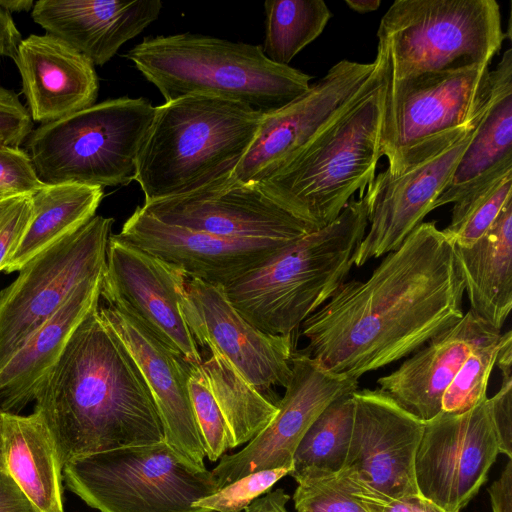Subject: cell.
Masks as SVG:
<instances>
[{
  "label": "cell",
  "mask_w": 512,
  "mask_h": 512,
  "mask_svg": "<svg viewBox=\"0 0 512 512\" xmlns=\"http://www.w3.org/2000/svg\"><path fill=\"white\" fill-rule=\"evenodd\" d=\"M470 311L501 331L512 308V198L472 246H455Z\"/></svg>",
  "instance_id": "cell-28"
},
{
  "label": "cell",
  "mask_w": 512,
  "mask_h": 512,
  "mask_svg": "<svg viewBox=\"0 0 512 512\" xmlns=\"http://www.w3.org/2000/svg\"><path fill=\"white\" fill-rule=\"evenodd\" d=\"M22 40L9 12L0 7V57L16 58Z\"/></svg>",
  "instance_id": "cell-45"
},
{
  "label": "cell",
  "mask_w": 512,
  "mask_h": 512,
  "mask_svg": "<svg viewBox=\"0 0 512 512\" xmlns=\"http://www.w3.org/2000/svg\"><path fill=\"white\" fill-rule=\"evenodd\" d=\"M181 312L197 345L225 357L258 390L288 385L292 334L262 332L230 303L222 286L188 278Z\"/></svg>",
  "instance_id": "cell-17"
},
{
  "label": "cell",
  "mask_w": 512,
  "mask_h": 512,
  "mask_svg": "<svg viewBox=\"0 0 512 512\" xmlns=\"http://www.w3.org/2000/svg\"><path fill=\"white\" fill-rule=\"evenodd\" d=\"M371 199L368 185L333 222L308 233L225 287L233 307L264 333L292 334L345 282L368 227Z\"/></svg>",
  "instance_id": "cell-3"
},
{
  "label": "cell",
  "mask_w": 512,
  "mask_h": 512,
  "mask_svg": "<svg viewBox=\"0 0 512 512\" xmlns=\"http://www.w3.org/2000/svg\"><path fill=\"white\" fill-rule=\"evenodd\" d=\"M493 512H512V461L508 460L500 477L488 488Z\"/></svg>",
  "instance_id": "cell-44"
},
{
  "label": "cell",
  "mask_w": 512,
  "mask_h": 512,
  "mask_svg": "<svg viewBox=\"0 0 512 512\" xmlns=\"http://www.w3.org/2000/svg\"><path fill=\"white\" fill-rule=\"evenodd\" d=\"M115 236L177 266L187 278L224 288L297 241L221 237L163 223L141 206Z\"/></svg>",
  "instance_id": "cell-19"
},
{
  "label": "cell",
  "mask_w": 512,
  "mask_h": 512,
  "mask_svg": "<svg viewBox=\"0 0 512 512\" xmlns=\"http://www.w3.org/2000/svg\"><path fill=\"white\" fill-rule=\"evenodd\" d=\"M499 454L490 398L463 413L441 411L424 423L416 452L419 493L448 512H460Z\"/></svg>",
  "instance_id": "cell-13"
},
{
  "label": "cell",
  "mask_w": 512,
  "mask_h": 512,
  "mask_svg": "<svg viewBox=\"0 0 512 512\" xmlns=\"http://www.w3.org/2000/svg\"><path fill=\"white\" fill-rule=\"evenodd\" d=\"M291 371L274 418L243 449L222 456L211 471L219 489L263 470L292 472L294 453L309 427L334 400L358 389V380L332 373L300 351L292 354Z\"/></svg>",
  "instance_id": "cell-15"
},
{
  "label": "cell",
  "mask_w": 512,
  "mask_h": 512,
  "mask_svg": "<svg viewBox=\"0 0 512 512\" xmlns=\"http://www.w3.org/2000/svg\"><path fill=\"white\" fill-rule=\"evenodd\" d=\"M500 335L468 310L398 369L378 378L379 389L421 421L431 420L441 412L442 396L469 354Z\"/></svg>",
  "instance_id": "cell-22"
},
{
  "label": "cell",
  "mask_w": 512,
  "mask_h": 512,
  "mask_svg": "<svg viewBox=\"0 0 512 512\" xmlns=\"http://www.w3.org/2000/svg\"><path fill=\"white\" fill-rule=\"evenodd\" d=\"M34 2L32 0H0V7L5 11L20 12L32 10Z\"/></svg>",
  "instance_id": "cell-49"
},
{
  "label": "cell",
  "mask_w": 512,
  "mask_h": 512,
  "mask_svg": "<svg viewBox=\"0 0 512 512\" xmlns=\"http://www.w3.org/2000/svg\"><path fill=\"white\" fill-rule=\"evenodd\" d=\"M496 364L502 376H512V334L508 331L501 335V347L497 355Z\"/></svg>",
  "instance_id": "cell-47"
},
{
  "label": "cell",
  "mask_w": 512,
  "mask_h": 512,
  "mask_svg": "<svg viewBox=\"0 0 512 512\" xmlns=\"http://www.w3.org/2000/svg\"><path fill=\"white\" fill-rule=\"evenodd\" d=\"M263 51L280 65L291 60L325 29L332 13L323 0H267Z\"/></svg>",
  "instance_id": "cell-31"
},
{
  "label": "cell",
  "mask_w": 512,
  "mask_h": 512,
  "mask_svg": "<svg viewBox=\"0 0 512 512\" xmlns=\"http://www.w3.org/2000/svg\"><path fill=\"white\" fill-rule=\"evenodd\" d=\"M187 276L177 266L110 235L100 298L131 311L190 364L202 362L181 312Z\"/></svg>",
  "instance_id": "cell-16"
},
{
  "label": "cell",
  "mask_w": 512,
  "mask_h": 512,
  "mask_svg": "<svg viewBox=\"0 0 512 512\" xmlns=\"http://www.w3.org/2000/svg\"><path fill=\"white\" fill-rule=\"evenodd\" d=\"M377 53L370 63L341 60L291 102L262 114L256 135L227 182L259 183L289 163L319 133L385 78Z\"/></svg>",
  "instance_id": "cell-11"
},
{
  "label": "cell",
  "mask_w": 512,
  "mask_h": 512,
  "mask_svg": "<svg viewBox=\"0 0 512 512\" xmlns=\"http://www.w3.org/2000/svg\"><path fill=\"white\" fill-rule=\"evenodd\" d=\"M199 364L189 366L188 389L206 457L215 462L229 449L230 434Z\"/></svg>",
  "instance_id": "cell-36"
},
{
  "label": "cell",
  "mask_w": 512,
  "mask_h": 512,
  "mask_svg": "<svg viewBox=\"0 0 512 512\" xmlns=\"http://www.w3.org/2000/svg\"><path fill=\"white\" fill-rule=\"evenodd\" d=\"M155 108L143 97L93 104L33 130L27 153L45 184L128 185Z\"/></svg>",
  "instance_id": "cell-7"
},
{
  "label": "cell",
  "mask_w": 512,
  "mask_h": 512,
  "mask_svg": "<svg viewBox=\"0 0 512 512\" xmlns=\"http://www.w3.org/2000/svg\"><path fill=\"white\" fill-rule=\"evenodd\" d=\"M0 464L39 512H64L63 467L40 414L1 411Z\"/></svg>",
  "instance_id": "cell-27"
},
{
  "label": "cell",
  "mask_w": 512,
  "mask_h": 512,
  "mask_svg": "<svg viewBox=\"0 0 512 512\" xmlns=\"http://www.w3.org/2000/svg\"><path fill=\"white\" fill-rule=\"evenodd\" d=\"M34 401L62 467L77 457L164 440L149 388L99 305L41 378Z\"/></svg>",
  "instance_id": "cell-2"
},
{
  "label": "cell",
  "mask_w": 512,
  "mask_h": 512,
  "mask_svg": "<svg viewBox=\"0 0 512 512\" xmlns=\"http://www.w3.org/2000/svg\"><path fill=\"white\" fill-rule=\"evenodd\" d=\"M353 392L334 400L309 427L294 453L292 477L307 471H341L352 433Z\"/></svg>",
  "instance_id": "cell-32"
},
{
  "label": "cell",
  "mask_w": 512,
  "mask_h": 512,
  "mask_svg": "<svg viewBox=\"0 0 512 512\" xmlns=\"http://www.w3.org/2000/svg\"><path fill=\"white\" fill-rule=\"evenodd\" d=\"M351 489L368 512H448L420 493L388 498L356 490L353 487Z\"/></svg>",
  "instance_id": "cell-41"
},
{
  "label": "cell",
  "mask_w": 512,
  "mask_h": 512,
  "mask_svg": "<svg viewBox=\"0 0 512 512\" xmlns=\"http://www.w3.org/2000/svg\"><path fill=\"white\" fill-rule=\"evenodd\" d=\"M290 473V469L275 468L249 474L199 499L195 502V506L209 512H242Z\"/></svg>",
  "instance_id": "cell-37"
},
{
  "label": "cell",
  "mask_w": 512,
  "mask_h": 512,
  "mask_svg": "<svg viewBox=\"0 0 512 512\" xmlns=\"http://www.w3.org/2000/svg\"><path fill=\"white\" fill-rule=\"evenodd\" d=\"M290 496L281 488L267 492L255 500L257 512H288L286 504Z\"/></svg>",
  "instance_id": "cell-46"
},
{
  "label": "cell",
  "mask_w": 512,
  "mask_h": 512,
  "mask_svg": "<svg viewBox=\"0 0 512 512\" xmlns=\"http://www.w3.org/2000/svg\"><path fill=\"white\" fill-rule=\"evenodd\" d=\"M511 188L512 171L453 203L451 221L442 232L455 246H472L512 198Z\"/></svg>",
  "instance_id": "cell-33"
},
{
  "label": "cell",
  "mask_w": 512,
  "mask_h": 512,
  "mask_svg": "<svg viewBox=\"0 0 512 512\" xmlns=\"http://www.w3.org/2000/svg\"><path fill=\"white\" fill-rule=\"evenodd\" d=\"M14 62L33 121L51 123L95 104L93 63L59 38L46 33L22 39Z\"/></svg>",
  "instance_id": "cell-23"
},
{
  "label": "cell",
  "mask_w": 512,
  "mask_h": 512,
  "mask_svg": "<svg viewBox=\"0 0 512 512\" xmlns=\"http://www.w3.org/2000/svg\"><path fill=\"white\" fill-rule=\"evenodd\" d=\"M505 37L495 0H396L381 18L377 53L403 79L490 65Z\"/></svg>",
  "instance_id": "cell-8"
},
{
  "label": "cell",
  "mask_w": 512,
  "mask_h": 512,
  "mask_svg": "<svg viewBox=\"0 0 512 512\" xmlns=\"http://www.w3.org/2000/svg\"><path fill=\"white\" fill-rule=\"evenodd\" d=\"M464 281L454 244L422 222L364 281L344 282L301 324L300 352L358 380L417 351L457 323Z\"/></svg>",
  "instance_id": "cell-1"
},
{
  "label": "cell",
  "mask_w": 512,
  "mask_h": 512,
  "mask_svg": "<svg viewBox=\"0 0 512 512\" xmlns=\"http://www.w3.org/2000/svg\"><path fill=\"white\" fill-rule=\"evenodd\" d=\"M199 366L227 423L229 449L250 442L274 418L277 404L217 352H210Z\"/></svg>",
  "instance_id": "cell-30"
},
{
  "label": "cell",
  "mask_w": 512,
  "mask_h": 512,
  "mask_svg": "<svg viewBox=\"0 0 512 512\" xmlns=\"http://www.w3.org/2000/svg\"><path fill=\"white\" fill-rule=\"evenodd\" d=\"M489 71L477 65L403 79L386 72L380 149L389 174L447 148L479 123L490 98Z\"/></svg>",
  "instance_id": "cell-9"
},
{
  "label": "cell",
  "mask_w": 512,
  "mask_h": 512,
  "mask_svg": "<svg viewBox=\"0 0 512 512\" xmlns=\"http://www.w3.org/2000/svg\"><path fill=\"white\" fill-rule=\"evenodd\" d=\"M501 335L469 354L442 396L441 411L463 413L486 400L490 374L501 347Z\"/></svg>",
  "instance_id": "cell-34"
},
{
  "label": "cell",
  "mask_w": 512,
  "mask_h": 512,
  "mask_svg": "<svg viewBox=\"0 0 512 512\" xmlns=\"http://www.w3.org/2000/svg\"><path fill=\"white\" fill-rule=\"evenodd\" d=\"M500 454L512 458V376H502L500 389L490 398Z\"/></svg>",
  "instance_id": "cell-42"
},
{
  "label": "cell",
  "mask_w": 512,
  "mask_h": 512,
  "mask_svg": "<svg viewBox=\"0 0 512 512\" xmlns=\"http://www.w3.org/2000/svg\"><path fill=\"white\" fill-rule=\"evenodd\" d=\"M385 85L386 75L372 92L326 127L289 163L257 184L314 229L333 222L354 193L363 194L375 178L382 157Z\"/></svg>",
  "instance_id": "cell-6"
},
{
  "label": "cell",
  "mask_w": 512,
  "mask_h": 512,
  "mask_svg": "<svg viewBox=\"0 0 512 512\" xmlns=\"http://www.w3.org/2000/svg\"><path fill=\"white\" fill-rule=\"evenodd\" d=\"M102 275L82 282L65 303L0 367V410L18 414L54 365L74 330L99 305Z\"/></svg>",
  "instance_id": "cell-26"
},
{
  "label": "cell",
  "mask_w": 512,
  "mask_h": 512,
  "mask_svg": "<svg viewBox=\"0 0 512 512\" xmlns=\"http://www.w3.org/2000/svg\"><path fill=\"white\" fill-rule=\"evenodd\" d=\"M162 6L160 0H39L31 16L94 66H103L158 18Z\"/></svg>",
  "instance_id": "cell-24"
},
{
  "label": "cell",
  "mask_w": 512,
  "mask_h": 512,
  "mask_svg": "<svg viewBox=\"0 0 512 512\" xmlns=\"http://www.w3.org/2000/svg\"><path fill=\"white\" fill-rule=\"evenodd\" d=\"M293 478L295 512H368L339 472L307 471Z\"/></svg>",
  "instance_id": "cell-35"
},
{
  "label": "cell",
  "mask_w": 512,
  "mask_h": 512,
  "mask_svg": "<svg viewBox=\"0 0 512 512\" xmlns=\"http://www.w3.org/2000/svg\"><path fill=\"white\" fill-rule=\"evenodd\" d=\"M478 124L452 145L399 175L392 176L385 170L375 176L369 184V228L354 254L355 266L361 267L372 258L394 251L422 223L448 184Z\"/></svg>",
  "instance_id": "cell-21"
},
{
  "label": "cell",
  "mask_w": 512,
  "mask_h": 512,
  "mask_svg": "<svg viewBox=\"0 0 512 512\" xmlns=\"http://www.w3.org/2000/svg\"><path fill=\"white\" fill-rule=\"evenodd\" d=\"M141 207L163 223L227 238L296 241L316 230L274 201L259 184L227 179Z\"/></svg>",
  "instance_id": "cell-18"
},
{
  "label": "cell",
  "mask_w": 512,
  "mask_h": 512,
  "mask_svg": "<svg viewBox=\"0 0 512 512\" xmlns=\"http://www.w3.org/2000/svg\"><path fill=\"white\" fill-rule=\"evenodd\" d=\"M490 98L478 127L432 209L455 203L512 171V50L489 71Z\"/></svg>",
  "instance_id": "cell-25"
},
{
  "label": "cell",
  "mask_w": 512,
  "mask_h": 512,
  "mask_svg": "<svg viewBox=\"0 0 512 512\" xmlns=\"http://www.w3.org/2000/svg\"><path fill=\"white\" fill-rule=\"evenodd\" d=\"M62 479L100 512H209L195 502L219 490L211 471L196 468L164 440L74 458Z\"/></svg>",
  "instance_id": "cell-10"
},
{
  "label": "cell",
  "mask_w": 512,
  "mask_h": 512,
  "mask_svg": "<svg viewBox=\"0 0 512 512\" xmlns=\"http://www.w3.org/2000/svg\"><path fill=\"white\" fill-rule=\"evenodd\" d=\"M32 213V196L0 198V271H4L18 249Z\"/></svg>",
  "instance_id": "cell-39"
},
{
  "label": "cell",
  "mask_w": 512,
  "mask_h": 512,
  "mask_svg": "<svg viewBox=\"0 0 512 512\" xmlns=\"http://www.w3.org/2000/svg\"><path fill=\"white\" fill-rule=\"evenodd\" d=\"M99 314L138 366L156 405L164 441L196 468L207 469L188 389L190 363L126 307L99 306Z\"/></svg>",
  "instance_id": "cell-20"
},
{
  "label": "cell",
  "mask_w": 512,
  "mask_h": 512,
  "mask_svg": "<svg viewBox=\"0 0 512 512\" xmlns=\"http://www.w3.org/2000/svg\"><path fill=\"white\" fill-rule=\"evenodd\" d=\"M103 196L98 186L46 184L32 195L29 227L4 272L19 271L34 256L85 225L95 216Z\"/></svg>",
  "instance_id": "cell-29"
},
{
  "label": "cell",
  "mask_w": 512,
  "mask_h": 512,
  "mask_svg": "<svg viewBox=\"0 0 512 512\" xmlns=\"http://www.w3.org/2000/svg\"><path fill=\"white\" fill-rule=\"evenodd\" d=\"M113 222L94 216L30 259L0 290V367L82 282L103 274Z\"/></svg>",
  "instance_id": "cell-12"
},
{
  "label": "cell",
  "mask_w": 512,
  "mask_h": 512,
  "mask_svg": "<svg viewBox=\"0 0 512 512\" xmlns=\"http://www.w3.org/2000/svg\"><path fill=\"white\" fill-rule=\"evenodd\" d=\"M242 512H257V505L255 500Z\"/></svg>",
  "instance_id": "cell-50"
},
{
  "label": "cell",
  "mask_w": 512,
  "mask_h": 512,
  "mask_svg": "<svg viewBox=\"0 0 512 512\" xmlns=\"http://www.w3.org/2000/svg\"><path fill=\"white\" fill-rule=\"evenodd\" d=\"M344 2L351 10L362 14L377 10L381 4V0H345Z\"/></svg>",
  "instance_id": "cell-48"
},
{
  "label": "cell",
  "mask_w": 512,
  "mask_h": 512,
  "mask_svg": "<svg viewBox=\"0 0 512 512\" xmlns=\"http://www.w3.org/2000/svg\"><path fill=\"white\" fill-rule=\"evenodd\" d=\"M32 128L33 120L19 97L0 86V145L19 147Z\"/></svg>",
  "instance_id": "cell-40"
},
{
  "label": "cell",
  "mask_w": 512,
  "mask_h": 512,
  "mask_svg": "<svg viewBox=\"0 0 512 512\" xmlns=\"http://www.w3.org/2000/svg\"><path fill=\"white\" fill-rule=\"evenodd\" d=\"M45 185L27 151L15 146L0 145V198L32 196Z\"/></svg>",
  "instance_id": "cell-38"
},
{
  "label": "cell",
  "mask_w": 512,
  "mask_h": 512,
  "mask_svg": "<svg viewBox=\"0 0 512 512\" xmlns=\"http://www.w3.org/2000/svg\"><path fill=\"white\" fill-rule=\"evenodd\" d=\"M0 418H1V410H0Z\"/></svg>",
  "instance_id": "cell-51"
},
{
  "label": "cell",
  "mask_w": 512,
  "mask_h": 512,
  "mask_svg": "<svg viewBox=\"0 0 512 512\" xmlns=\"http://www.w3.org/2000/svg\"><path fill=\"white\" fill-rule=\"evenodd\" d=\"M262 114L212 95H189L157 106L136 163L134 180L144 203L229 179L250 147Z\"/></svg>",
  "instance_id": "cell-4"
},
{
  "label": "cell",
  "mask_w": 512,
  "mask_h": 512,
  "mask_svg": "<svg viewBox=\"0 0 512 512\" xmlns=\"http://www.w3.org/2000/svg\"><path fill=\"white\" fill-rule=\"evenodd\" d=\"M348 452L339 472L356 490L397 498L419 494L415 457L424 423L386 392L355 390Z\"/></svg>",
  "instance_id": "cell-14"
},
{
  "label": "cell",
  "mask_w": 512,
  "mask_h": 512,
  "mask_svg": "<svg viewBox=\"0 0 512 512\" xmlns=\"http://www.w3.org/2000/svg\"><path fill=\"white\" fill-rule=\"evenodd\" d=\"M165 102L212 95L266 113L310 87L311 76L272 62L262 46L189 32L145 37L124 55Z\"/></svg>",
  "instance_id": "cell-5"
},
{
  "label": "cell",
  "mask_w": 512,
  "mask_h": 512,
  "mask_svg": "<svg viewBox=\"0 0 512 512\" xmlns=\"http://www.w3.org/2000/svg\"><path fill=\"white\" fill-rule=\"evenodd\" d=\"M0 512H39L1 464Z\"/></svg>",
  "instance_id": "cell-43"
}]
</instances>
